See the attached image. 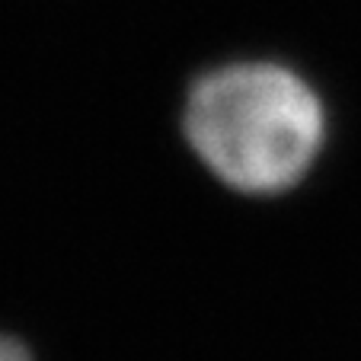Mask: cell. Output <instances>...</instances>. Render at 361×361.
<instances>
[{"label": "cell", "mask_w": 361, "mask_h": 361, "mask_svg": "<svg viewBox=\"0 0 361 361\" xmlns=\"http://www.w3.org/2000/svg\"><path fill=\"white\" fill-rule=\"evenodd\" d=\"M179 137L218 189L275 202L320 170L333 112L304 68L275 55H233L204 64L185 83Z\"/></svg>", "instance_id": "cell-1"}, {"label": "cell", "mask_w": 361, "mask_h": 361, "mask_svg": "<svg viewBox=\"0 0 361 361\" xmlns=\"http://www.w3.org/2000/svg\"><path fill=\"white\" fill-rule=\"evenodd\" d=\"M0 361H35L32 348L10 333H0Z\"/></svg>", "instance_id": "cell-2"}]
</instances>
